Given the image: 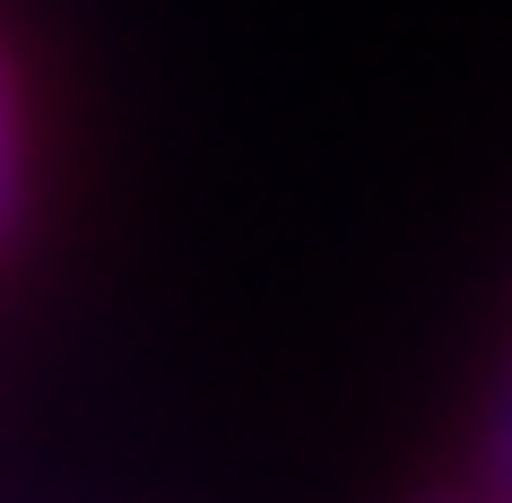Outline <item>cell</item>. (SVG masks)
I'll return each instance as SVG.
<instances>
[{
	"instance_id": "cell-1",
	"label": "cell",
	"mask_w": 512,
	"mask_h": 503,
	"mask_svg": "<svg viewBox=\"0 0 512 503\" xmlns=\"http://www.w3.org/2000/svg\"><path fill=\"white\" fill-rule=\"evenodd\" d=\"M27 226V96H18V61L0 44V252Z\"/></svg>"
},
{
	"instance_id": "cell-2",
	"label": "cell",
	"mask_w": 512,
	"mask_h": 503,
	"mask_svg": "<svg viewBox=\"0 0 512 503\" xmlns=\"http://www.w3.org/2000/svg\"><path fill=\"white\" fill-rule=\"evenodd\" d=\"M478 503H512V356L495 373V399L478 425Z\"/></svg>"
},
{
	"instance_id": "cell-3",
	"label": "cell",
	"mask_w": 512,
	"mask_h": 503,
	"mask_svg": "<svg viewBox=\"0 0 512 503\" xmlns=\"http://www.w3.org/2000/svg\"><path fill=\"white\" fill-rule=\"evenodd\" d=\"M417 503H478V495H452V486H443V495H417Z\"/></svg>"
}]
</instances>
